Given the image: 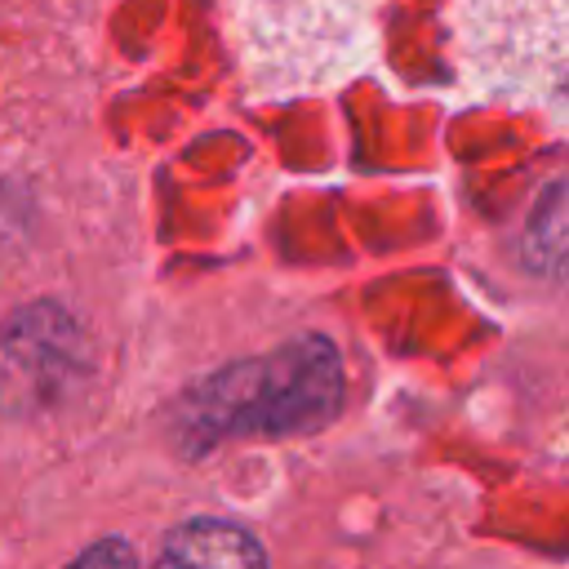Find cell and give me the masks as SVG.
<instances>
[{
	"mask_svg": "<svg viewBox=\"0 0 569 569\" xmlns=\"http://www.w3.org/2000/svg\"><path fill=\"white\" fill-rule=\"evenodd\" d=\"M387 0H218L227 44L249 98L325 93L360 76L378 53Z\"/></svg>",
	"mask_w": 569,
	"mask_h": 569,
	"instance_id": "1",
	"label": "cell"
},
{
	"mask_svg": "<svg viewBox=\"0 0 569 569\" xmlns=\"http://www.w3.org/2000/svg\"><path fill=\"white\" fill-rule=\"evenodd\" d=\"M565 0H453L449 44L471 102L565 124Z\"/></svg>",
	"mask_w": 569,
	"mask_h": 569,
	"instance_id": "2",
	"label": "cell"
},
{
	"mask_svg": "<svg viewBox=\"0 0 569 569\" xmlns=\"http://www.w3.org/2000/svg\"><path fill=\"white\" fill-rule=\"evenodd\" d=\"M338 351L325 338H302L262 360L231 365L213 382H204L191 427L213 440L231 431H302L325 422L338 409Z\"/></svg>",
	"mask_w": 569,
	"mask_h": 569,
	"instance_id": "3",
	"label": "cell"
},
{
	"mask_svg": "<svg viewBox=\"0 0 569 569\" xmlns=\"http://www.w3.org/2000/svg\"><path fill=\"white\" fill-rule=\"evenodd\" d=\"M71 329L53 311L18 316V325L0 338V396H18L40 405L71 365Z\"/></svg>",
	"mask_w": 569,
	"mask_h": 569,
	"instance_id": "4",
	"label": "cell"
},
{
	"mask_svg": "<svg viewBox=\"0 0 569 569\" xmlns=\"http://www.w3.org/2000/svg\"><path fill=\"white\" fill-rule=\"evenodd\" d=\"M160 560L164 565H262L267 551L240 525H227V520H187L182 529L169 533Z\"/></svg>",
	"mask_w": 569,
	"mask_h": 569,
	"instance_id": "5",
	"label": "cell"
},
{
	"mask_svg": "<svg viewBox=\"0 0 569 569\" xmlns=\"http://www.w3.org/2000/svg\"><path fill=\"white\" fill-rule=\"evenodd\" d=\"M80 560H84V565H93V560H124V565H129V560H133V551H129L124 542H102V547L80 551Z\"/></svg>",
	"mask_w": 569,
	"mask_h": 569,
	"instance_id": "6",
	"label": "cell"
}]
</instances>
